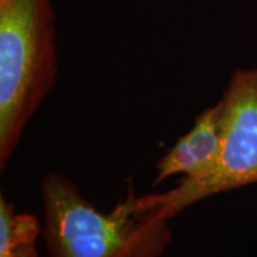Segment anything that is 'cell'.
I'll list each match as a JSON object with an SVG mask.
<instances>
[{"instance_id": "cell-1", "label": "cell", "mask_w": 257, "mask_h": 257, "mask_svg": "<svg viewBox=\"0 0 257 257\" xmlns=\"http://www.w3.org/2000/svg\"><path fill=\"white\" fill-rule=\"evenodd\" d=\"M40 196L47 257H162L173 239L172 219L133 186L107 213L57 172L42 179Z\"/></svg>"}, {"instance_id": "cell-2", "label": "cell", "mask_w": 257, "mask_h": 257, "mask_svg": "<svg viewBox=\"0 0 257 257\" xmlns=\"http://www.w3.org/2000/svg\"><path fill=\"white\" fill-rule=\"evenodd\" d=\"M57 74L50 0H0V170Z\"/></svg>"}, {"instance_id": "cell-3", "label": "cell", "mask_w": 257, "mask_h": 257, "mask_svg": "<svg viewBox=\"0 0 257 257\" xmlns=\"http://www.w3.org/2000/svg\"><path fill=\"white\" fill-rule=\"evenodd\" d=\"M223 142L217 165L197 180H182L165 193L142 196L173 219L210 196L257 184V69H237L223 93Z\"/></svg>"}, {"instance_id": "cell-4", "label": "cell", "mask_w": 257, "mask_h": 257, "mask_svg": "<svg viewBox=\"0 0 257 257\" xmlns=\"http://www.w3.org/2000/svg\"><path fill=\"white\" fill-rule=\"evenodd\" d=\"M223 100L210 106L196 117L193 127L170 147L156 165L153 186L176 175L182 180H197L217 165L223 142Z\"/></svg>"}, {"instance_id": "cell-5", "label": "cell", "mask_w": 257, "mask_h": 257, "mask_svg": "<svg viewBox=\"0 0 257 257\" xmlns=\"http://www.w3.org/2000/svg\"><path fill=\"white\" fill-rule=\"evenodd\" d=\"M42 230L35 214L18 213L0 196V257H39L37 240Z\"/></svg>"}]
</instances>
